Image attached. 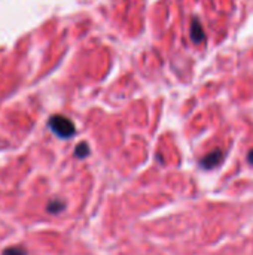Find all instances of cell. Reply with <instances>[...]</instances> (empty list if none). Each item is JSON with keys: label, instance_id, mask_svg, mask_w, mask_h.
Returning <instances> with one entry per match:
<instances>
[{"label": "cell", "instance_id": "obj_2", "mask_svg": "<svg viewBox=\"0 0 253 255\" xmlns=\"http://www.w3.org/2000/svg\"><path fill=\"white\" fill-rule=\"evenodd\" d=\"M222 158H224V152H222L221 149H215V151H212L210 154H207V155L203 158L201 166H203L204 169L210 170V169L216 167V166L222 161Z\"/></svg>", "mask_w": 253, "mask_h": 255}, {"label": "cell", "instance_id": "obj_6", "mask_svg": "<svg viewBox=\"0 0 253 255\" xmlns=\"http://www.w3.org/2000/svg\"><path fill=\"white\" fill-rule=\"evenodd\" d=\"M3 255H27V251L22 247H10L3 251Z\"/></svg>", "mask_w": 253, "mask_h": 255}, {"label": "cell", "instance_id": "obj_7", "mask_svg": "<svg viewBox=\"0 0 253 255\" xmlns=\"http://www.w3.org/2000/svg\"><path fill=\"white\" fill-rule=\"evenodd\" d=\"M248 160H249V163H251V164H253V149L249 152V154H248Z\"/></svg>", "mask_w": 253, "mask_h": 255}, {"label": "cell", "instance_id": "obj_4", "mask_svg": "<svg viewBox=\"0 0 253 255\" xmlns=\"http://www.w3.org/2000/svg\"><path fill=\"white\" fill-rule=\"evenodd\" d=\"M63 209H64V203L60 200H52L48 203V212H51V214H58Z\"/></svg>", "mask_w": 253, "mask_h": 255}, {"label": "cell", "instance_id": "obj_3", "mask_svg": "<svg viewBox=\"0 0 253 255\" xmlns=\"http://www.w3.org/2000/svg\"><path fill=\"white\" fill-rule=\"evenodd\" d=\"M191 39L195 42V43H201L204 39H206V36H204V30H203V27H201V24H200V21L195 18L194 21H192V24H191Z\"/></svg>", "mask_w": 253, "mask_h": 255}, {"label": "cell", "instance_id": "obj_5", "mask_svg": "<svg viewBox=\"0 0 253 255\" xmlns=\"http://www.w3.org/2000/svg\"><path fill=\"white\" fill-rule=\"evenodd\" d=\"M89 154V148H88V145L86 143H79L78 146H76V151H75V155L78 157V158H85L86 155Z\"/></svg>", "mask_w": 253, "mask_h": 255}, {"label": "cell", "instance_id": "obj_1", "mask_svg": "<svg viewBox=\"0 0 253 255\" xmlns=\"http://www.w3.org/2000/svg\"><path fill=\"white\" fill-rule=\"evenodd\" d=\"M48 126L61 139H69V137H72L76 133L75 124L69 118L63 117V115H54V117H51L49 121H48Z\"/></svg>", "mask_w": 253, "mask_h": 255}]
</instances>
